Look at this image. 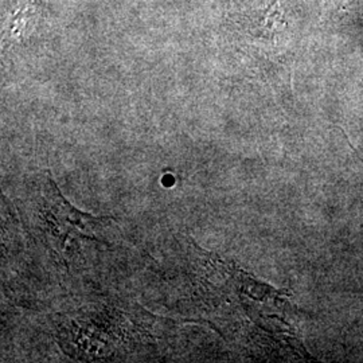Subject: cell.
Wrapping results in <instances>:
<instances>
[{"instance_id": "1", "label": "cell", "mask_w": 363, "mask_h": 363, "mask_svg": "<svg viewBox=\"0 0 363 363\" xmlns=\"http://www.w3.org/2000/svg\"><path fill=\"white\" fill-rule=\"evenodd\" d=\"M39 187L35 198V216L42 220L39 230L49 238L52 249L58 253H64V247L72 235L81 238L97 240L93 232L96 226L104 225L105 218L93 217L73 208L57 189L50 177H39Z\"/></svg>"}]
</instances>
